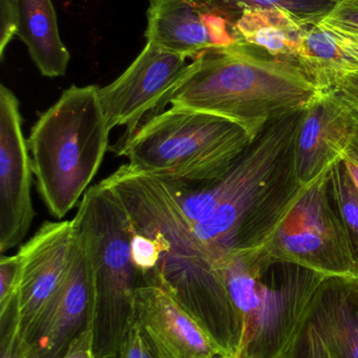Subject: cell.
Returning <instances> with one entry per match:
<instances>
[{
  "label": "cell",
  "mask_w": 358,
  "mask_h": 358,
  "mask_svg": "<svg viewBox=\"0 0 358 358\" xmlns=\"http://www.w3.org/2000/svg\"><path fill=\"white\" fill-rule=\"evenodd\" d=\"M327 92L294 59L266 58L237 40L195 57L166 104L228 120L256 141L273 122L304 113Z\"/></svg>",
  "instance_id": "obj_1"
},
{
  "label": "cell",
  "mask_w": 358,
  "mask_h": 358,
  "mask_svg": "<svg viewBox=\"0 0 358 358\" xmlns=\"http://www.w3.org/2000/svg\"><path fill=\"white\" fill-rule=\"evenodd\" d=\"M229 300L242 324L237 358H298L311 310L325 275L291 264L261 262L248 250L216 261Z\"/></svg>",
  "instance_id": "obj_2"
},
{
  "label": "cell",
  "mask_w": 358,
  "mask_h": 358,
  "mask_svg": "<svg viewBox=\"0 0 358 358\" xmlns=\"http://www.w3.org/2000/svg\"><path fill=\"white\" fill-rule=\"evenodd\" d=\"M104 180L132 227L155 243L159 262L149 284L163 288L189 313L212 307L224 292L222 275L170 185L128 165Z\"/></svg>",
  "instance_id": "obj_3"
},
{
  "label": "cell",
  "mask_w": 358,
  "mask_h": 358,
  "mask_svg": "<svg viewBox=\"0 0 358 358\" xmlns=\"http://www.w3.org/2000/svg\"><path fill=\"white\" fill-rule=\"evenodd\" d=\"M96 85H73L38 117L27 138L34 176L48 212L75 208L109 149V129Z\"/></svg>",
  "instance_id": "obj_4"
},
{
  "label": "cell",
  "mask_w": 358,
  "mask_h": 358,
  "mask_svg": "<svg viewBox=\"0 0 358 358\" xmlns=\"http://www.w3.org/2000/svg\"><path fill=\"white\" fill-rule=\"evenodd\" d=\"M254 142L228 120L172 106L122 140L118 155L170 187H197L224 176Z\"/></svg>",
  "instance_id": "obj_5"
},
{
  "label": "cell",
  "mask_w": 358,
  "mask_h": 358,
  "mask_svg": "<svg viewBox=\"0 0 358 358\" xmlns=\"http://www.w3.org/2000/svg\"><path fill=\"white\" fill-rule=\"evenodd\" d=\"M71 221L92 263L95 355L117 358L132 317L137 289L143 285L132 261L130 218L121 200L102 180L85 192Z\"/></svg>",
  "instance_id": "obj_6"
},
{
  "label": "cell",
  "mask_w": 358,
  "mask_h": 358,
  "mask_svg": "<svg viewBox=\"0 0 358 358\" xmlns=\"http://www.w3.org/2000/svg\"><path fill=\"white\" fill-rule=\"evenodd\" d=\"M333 165L303 183L264 238L245 250L264 264L296 265L325 277L358 281L354 245L332 208L329 181Z\"/></svg>",
  "instance_id": "obj_7"
},
{
  "label": "cell",
  "mask_w": 358,
  "mask_h": 358,
  "mask_svg": "<svg viewBox=\"0 0 358 358\" xmlns=\"http://www.w3.org/2000/svg\"><path fill=\"white\" fill-rule=\"evenodd\" d=\"M186 59L147 42L119 78L99 87V100L109 129L126 126L125 140L146 120L162 113L167 96L188 67Z\"/></svg>",
  "instance_id": "obj_8"
},
{
  "label": "cell",
  "mask_w": 358,
  "mask_h": 358,
  "mask_svg": "<svg viewBox=\"0 0 358 358\" xmlns=\"http://www.w3.org/2000/svg\"><path fill=\"white\" fill-rule=\"evenodd\" d=\"M22 132L18 99L0 85V252L18 246L35 217L33 166Z\"/></svg>",
  "instance_id": "obj_9"
},
{
  "label": "cell",
  "mask_w": 358,
  "mask_h": 358,
  "mask_svg": "<svg viewBox=\"0 0 358 358\" xmlns=\"http://www.w3.org/2000/svg\"><path fill=\"white\" fill-rule=\"evenodd\" d=\"M92 263L83 238L75 231L62 285L38 319L27 343L38 358H61L75 338L92 328Z\"/></svg>",
  "instance_id": "obj_10"
},
{
  "label": "cell",
  "mask_w": 358,
  "mask_h": 358,
  "mask_svg": "<svg viewBox=\"0 0 358 358\" xmlns=\"http://www.w3.org/2000/svg\"><path fill=\"white\" fill-rule=\"evenodd\" d=\"M358 138V106L336 88L303 113L294 150V172L300 182L317 178L344 159Z\"/></svg>",
  "instance_id": "obj_11"
},
{
  "label": "cell",
  "mask_w": 358,
  "mask_h": 358,
  "mask_svg": "<svg viewBox=\"0 0 358 358\" xmlns=\"http://www.w3.org/2000/svg\"><path fill=\"white\" fill-rule=\"evenodd\" d=\"M74 239L73 221H46L19 250L22 258L18 292L20 332L27 342L62 285Z\"/></svg>",
  "instance_id": "obj_12"
},
{
  "label": "cell",
  "mask_w": 358,
  "mask_h": 358,
  "mask_svg": "<svg viewBox=\"0 0 358 358\" xmlns=\"http://www.w3.org/2000/svg\"><path fill=\"white\" fill-rule=\"evenodd\" d=\"M132 317L156 358L225 357L199 324L160 286L143 284L137 289Z\"/></svg>",
  "instance_id": "obj_13"
},
{
  "label": "cell",
  "mask_w": 358,
  "mask_h": 358,
  "mask_svg": "<svg viewBox=\"0 0 358 358\" xmlns=\"http://www.w3.org/2000/svg\"><path fill=\"white\" fill-rule=\"evenodd\" d=\"M147 42L186 58L237 41L227 19L195 0H149Z\"/></svg>",
  "instance_id": "obj_14"
},
{
  "label": "cell",
  "mask_w": 358,
  "mask_h": 358,
  "mask_svg": "<svg viewBox=\"0 0 358 358\" xmlns=\"http://www.w3.org/2000/svg\"><path fill=\"white\" fill-rule=\"evenodd\" d=\"M309 324L334 358H358V281L326 280L315 296Z\"/></svg>",
  "instance_id": "obj_15"
},
{
  "label": "cell",
  "mask_w": 358,
  "mask_h": 358,
  "mask_svg": "<svg viewBox=\"0 0 358 358\" xmlns=\"http://www.w3.org/2000/svg\"><path fill=\"white\" fill-rule=\"evenodd\" d=\"M17 36L44 77L64 76L71 55L59 33L52 0H18Z\"/></svg>",
  "instance_id": "obj_16"
},
{
  "label": "cell",
  "mask_w": 358,
  "mask_h": 358,
  "mask_svg": "<svg viewBox=\"0 0 358 358\" xmlns=\"http://www.w3.org/2000/svg\"><path fill=\"white\" fill-rule=\"evenodd\" d=\"M312 27V25H311ZM309 25L283 8H252L233 23L235 37L277 58L294 59Z\"/></svg>",
  "instance_id": "obj_17"
},
{
  "label": "cell",
  "mask_w": 358,
  "mask_h": 358,
  "mask_svg": "<svg viewBox=\"0 0 358 358\" xmlns=\"http://www.w3.org/2000/svg\"><path fill=\"white\" fill-rule=\"evenodd\" d=\"M294 60L315 83L326 90L334 88L345 76L358 71L357 63L319 24L307 29Z\"/></svg>",
  "instance_id": "obj_18"
},
{
  "label": "cell",
  "mask_w": 358,
  "mask_h": 358,
  "mask_svg": "<svg viewBox=\"0 0 358 358\" xmlns=\"http://www.w3.org/2000/svg\"><path fill=\"white\" fill-rule=\"evenodd\" d=\"M210 12L216 13L230 22L252 8H283L307 25L319 24L338 6L340 0H195Z\"/></svg>",
  "instance_id": "obj_19"
},
{
  "label": "cell",
  "mask_w": 358,
  "mask_h": 358,
  "mask_svg": "<svg viewBox=\"0 0 358 358\" xmlns=\"http://www.w3.org/2000/svg\"><path fill=\"white\" fill-rule=\"evenodd\" d=\"M334 163L330 173V195L352 240L358 257V191L349 176L344 161Z\"/></svg>",
  "instance_id": "obj_20"
},
{
  "label": "cell",
  "mask_w": 358,
  "mask_h": 358,
  "mask_svg": "<svg viewBox=\"0 0 358 358\" xmlns=\"http://www.w3.org/2000/svg\"><path fill=\"white\" fill-rule=\"evenodd\" d=\"M0 358H38L21 336L18 294L0 309Z\"/></svg>",
  "instance_id": "obj_21"
},
{
  "label": "cell",
  "mask_w": 358,
  "mask_h": 358,
  "mask_svg": "<svg viewBox=\"0 0 358 358\" xmlns=\"http://www.w3.org/2000/svg\"><path fill=\"white\" fill-rule=\"evenodd\" d=\"M22 271L20 254L0 258V309L8 304L18 294Z\"/></svg>",
  "instance_id": "obj_22"
},
{
  "label": "cell",
  "mask_w": 358,
  "mask_h": 358,
  "mask_svg": "<svg viewBox=\"0 0 358 358\" xmlns=\"http://www.w3.org/2000/svg\"><path fill=\"white\" fill-rule=\"evenodd\" d=\"M117 358H156L134 317L122 338Z\"/></svg>",
  "instance_id": "obj_23"
},
{
  "label": "cell",
  "mask_w": 358,
  "mask_h": 358,
  "mask_svg": "<svg viewBox=\"0 0 358 358\" xmlns=\"http://www.w3.org/2000/svg\"><path fill=\"white\" fill-rule=\"evenodd\" d=\"M18 29V0H0V58Z\"/></svg>",
  "instance_id": "obj_24"
},
{
  "label": "cell",
  "mask_w": 358,
  "mask_h": 358,
  "mask_svg": "<svg viewBox=\"0 0 358 358\" xmlns=\"http://www.w3.org/2000/svg\"><path fill=\"white\" fill-rule=\"evenodd\" d=\"M303 352L305 358H334L317 330L309 324L305 332Z\"/></svg>",
  "instance_id": "obj_25"
},
{
  "label": "cell",
  "mask_w": 358,
  "mask_h": 358,
  "mask_svg": "<svg viewBox=\"0 0 358 358\" xmlns=\"http://www.w3.org/2000/svg\"><path fill=\"white\" fill-rule=\"evenodd\" d=\"M326 20L358 27V0H340Z\"/></svg>",
  "instance_id": "obj_26"
},
{
  "label": "cell",
  "mask_w": 358,
  "mask_h": 358,
  "mask_svg": "<svg viewBox=\"0 0 358 358\" xmlns=\"http://www.w3.org/2000/svg\"><path fill=\"white\" fill-rule=\"evenodd\" d=\"M92 330L83 332L71 342L67 353L61 358H96L94 352Z\"/></svg>",
  "instance_id": "obj_27"
},
{
  "label": "cell",
  "mask_w": 358,
  "mask_h": 358,
  "mask_svg": "<svg viewBox=\"0 0 358 358\" xmlns=\"http://www.w3.org/2000/svg\"><path fill=\"white\" fill-rule=\"evenodd\" d=\"M328 33L338 39L346 40L350 43L358 46V27L354 25L342 24V23L332 22V21L323 19L319 23Z\"/></svg>",
  "instance_id": "obj_28"
},
{
  "label": "cell",
  "mask_w": 358,
  "mask_h": 358,
  "mask_svg": "<svg viewBox=\"0 0 358 358\" xmlns=\"http://www.w3.org/2000/svg\"><path fill=\"white\" fill-rule=\"evenodd\" d=\"M334 88L344 92L358 106V71L343 77Z\"/></svg>",
  "instance_id": "obj_29"
},
{
  "label": "cell",
  "mask_w": 358,
  "mask_h": 358,
  "mask_svg": "<svg viewBox=\"0 0 358 358\" xmlns=\"http://www.w3.org/2000/svg\"><path fill=\"white\" fill-rule=\"evenodd\" d=\"M336 41H338V43L342 46L345 52H346L350 58H352L358 64V46L355 45V44L350 43V42L346 41V40L338 39V38H336Z\"/></svg>",
  "instance_id": "obj_30"
},
{
  "label": "cell",
  "mask_w": 358,
  "mask_h": 358,
  "mask_svg": "<svg viewBox=\"0 0 358 358\" xmlns=\"http://www.w3.org/2000/svg\"><path fill=\"white\" fill-rule=\"evenodd\" d=\"M343 161H344L345 167H346L347 171H348L349 176L354 182L358 191V164L346 157H344Z\"/></svg>",
  "instance_id": "obj_31"
},
{
  "label": "cell",
  "mask_w": 358,
  "mask_h": 358,
  "mask_svg": "<svg viewBox=\"0 0 358 358\" xmlns=\"http://www.w3.org/2000/svg\"><path fill=\"white\" fill-rule=\"evenodd\" d=\"M345 157H348V159H352L353 162H355V163L358 164V143H355L354 145H353L352 148L350 149V150L347 151L346 155H345Z\"/></svg>",
  "instance_id": "obj_32"
},
{
  "label": "cell",
  "mask_w": 358,
  "mask_h": 358,
  "mask_svg": "<svg viewBox=\"0 0 358 358\" xmlns=\"http://www.w3.org/2000/svg\"><path fill=\"white\" fill-rule=\"evenodd\" d=\"M357 142L358 143V138H357Z\"/></svg>",
  "instance_id": "obj_33"
},
{
  "label": "cell",
  "mask_w": 358,
  "mask_h": 358,
  "mask_svg": "<svg viewBox=\"0 0 358 358\" xmlns=\"http://www.w3.org/2000/svg\"><path fill=\"white\" fill-rule=\"evenodd\" d=\"M223 358H225V357H223Z\"/></svg>",
  "instance_id": "obj_34"
}]
</instances>
